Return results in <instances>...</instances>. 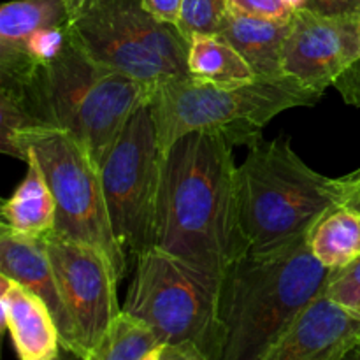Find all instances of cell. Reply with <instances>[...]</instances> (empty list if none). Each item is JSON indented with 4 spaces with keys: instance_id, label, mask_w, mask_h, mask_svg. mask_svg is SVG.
Returning <instances> with one entry per match:
<instances>
[{
    "instance_id": "cell-29",
    "label": "cell",
    "mask_w": 360,
    "mask_h": 360,
    "mask_svg": "<svg viewBox=\"0 0 360 360\" xmlns=\"http://www.w3.org/2000/svg\"><path fill=\"white\" fill-rule=\"evenodd\" d=\"M357 313H359V315H360V308H359V309H357Z\"/></svg>"
},
{
    "instance_id": "cell-8",
    "label": "cell",
    "mask_w": 360,
    "mask_h": 360,
    "mask_svg": "<svg viewBox=\"0 0 360 360\" xmlns=\"http://www.w3.org/2000/svg\"><path fill=\"white\" fill-rule=\"evenodd\" d=\"M164 151L151 104L129 120L101 164L105 206L116 239L136 259L153 246Z\"/></svg>"
},
{
    "instance_id": "cell-5",
    "label": "cell",
    "mask_w": 360,
    "mask_h": 360,
    "mask_svg": "<svg viewBox=\"0 0 360 360\" xmlns=\"http://www.w3.org/2000/svg\"><path fill=\"white\" fill-rule=\"evenodd\" d=\"M323 97L297 77H260L236 86L174 76L160 83L151 98L158 143L167 151L174 141L193 130H220L232 143L252 146L262 129L280 112L311 108Z\"/></svg>"
},
{
    "instance_id": "cell-24",
    "label": "cell",
    "mask_w": 360,
    "mask_h": 360,
    "mask_svg": "<svg viewBox=\"0 0 360 360\" xmlns=\"http://www.w3.org/2000/svg\"><path fill=\"white\" fill-rule=\"evenodd\" d=\"M304 9L329 16L360 14V0H304Z\"/></svg>"
},
{
    "instance_id": "cell-17",
    "label": "cell",
    "mask_w": 360,
    "mask_h": 360,
    "mask_svg": "<svg viewBox=\"0 0 360 360\" xmlns=\"http://www.w3.org/2000/svg\"><path fill=\"white\" fill-rule=\"evenodd\" d=\"M28 171L13 195L4 200V224L30 236H46L56 227V204L37 157L28 151Z\"/></svg>"
},
{
    "instance_id": "cell-14",
    "label": "cell",
    "mask_w": 360,
    "mask_h": 360,
    "mask_svg": "<svg viewBox=\"0 0 360 360\" xmlns=\"http://www.w3.org/2000/svg\"><path fill=\"white\" fill-rule=\"evenodd\" d=\"M0 274L34 292L48 304L60 333L62 348L79 359L76 333L60 295L49 260L44 236H30L14 231L2 221L0 227Z\"/></svg>"
},
{
    "instance_id": "cell-9",
    "label": "cell",
    "mask_w": 360,
    "mask_h": 360,
    "mask_svg": "<svg viewBox=\"0 0 360 360\" xmlns=\"http://www.w3.org/2000/svg\"><path fill=\"white\" fill-rule=\"evenodd\" d=\"M60 295L76 333L79 359L94 360L111 323L122 311L118 276L101 248L60 231L44 236Z\"/></svg>"
},
{
    "instance_id": "cell-13",
    "label": "cell",
    "mask_w": 360,
    "mask_h": 360,
    "mask_svg": "<svg viewBox=\"0 0 360 360\" xmlns=\"http://www.w3.org/2000/svg\"><path fill=\"white\" fill-rule=\"evenodd\" d=\"M360 347V315L326 294L295 316L262 360H341Z\"/></svg>"
},
{
    "instance_id": "cell-26",
    "label": "cell",
    "mask_w": 360,
    "mask_h": 360,
    "mask_svg": "<svg viewBox=\"0 0 360 360\" xmlns=\"http://www.w3.org/2000/svg\"><path fill=\"white\" fill-rule=\"evenodd\" d=\"M355 179H357V176H355ZM348 204H352V206H355L357 210H360V183H359V179H357V186H355V190H354V193H352Z\"/></svg>"
},
{
    "instance_id": "cell-1",
    "label": "cell",
    "mask_w": 360,
    "mask_h": 360,
    "mask_svg": "<svg viewBox=\"0 0 360 360\" xmlns=\"http://www.w3.org/2000/svg\"><path fill=\"white\" fill-rule=\"evenodd\" d=\"M231 137L193 130L169 146L162 164L153 246L213 276L252 248L241 217Z\"/></svg>"
},
{
    "instance_id": "cell-25",
    "label": "cell",
    "mask_w": 360,
    "mask_h": 360,
    "mask_svg": "<svg viewBox=\"0 0 360 360\" xmlns=\"http://www.w3.org/2000/svg\"><path fill=\"white\" fill-rule=\"evenodd\" d=\"M143 4L155 18L178 27L183 0H143Z\"/></svg>"
},
{
    "instance_id": "cell-12",
    "label": "cell",
    "mask_w": 360,
    "mask_h": 360,
    "mask_svg": "<svg viewBox=\"0 0 360 360\" xmlns=\"http://www.w3.org/2000/svg\"><path fill=\"white\" fill-rule=\"evenodd\" d=\"M69 0H11L0 7V83L25 79L65 39Z\"/></svg>"
},
{
    "instance_id": "cell-28",
    "label": "cell",
    "mask_w": 360,
    "mask_h": 360,
    "mask_svg": "<svg viewBox=\"0 0 360 360\" xmlns=\"http://www.w3.org/2000/svg\"><path fill=\"white\" fill-rule=\"evenodd\" d=\"M354 355H355V357H360V347L357 348V350H355V352H354Z\"/></svg>"
},
{
    "instance_id": "cell-18",
    "label": "cell",
    "mask_w": 360,
    "mask_h": 360,
    "mask_svg": "<svg viewBox=\"0 0 360 360\" xmlns=\"http://www.w3.org/2000/svg\"><path fill=\"white\" fill-rule=\"evenodd\" d=\"M188 42V72L195 79L236 86L257 77L245 56L221 34H195Z\"/></svg>"
},
{
    "instance_id": "cell-6",
    "label": "cell",
    "mask_w": 360,
    "mask_h": 360,
    "mask_svg": "<svg viewBox=\"0 0 360 360\" xmlns=\"http://www.w3.org/2000/svg\"><path fill=\"white\" fill-rule=\"evenodd\" d=\"M221 278L151 246L136 257L123 309L150 323L164 343H193L206 360H221Z\"/></svg>"
},
{
    "instance_id": "cell-20",
    "label": "cell",
    "mask_w": 360,
    "mask_h": 360,
    "mask_svg": "<svg viewBox=\"0 0 360 360\" xmlns=\"http://www.w3.org/2000/svg\"><path fill=\"white\" fill-rule=\"evenodd\" d=\"M162 348L153 327L122 308L94 360H158Z\"/></svg>"
},
{
    "instance_id": "cell-27",
    "label": "cell",
    "mask_w": 360,
    "mask_h": 360,
    "mask_svg": "<svg viewBox=\"0 0 360 360\" xmlns=\"http://www.w3.org/2000/svg\"><path fill=\"white\" fill-rule=\"evenodd\" d=\"M354 174L357 176V179H359V183H360V169H357V171H354Z\"/></svg>"
},
{
    "instance_id": "cell-22",
    "label": "cell",
    "mask_w": 360,
    "mask_h": 360,
    "mask_svg": "<svg viewBox=\"0 0 360 360\" xmlns=\"http://www.w3.org/2000/svg\"><path fill=\"white\" fill-rule=\"evenodd\" d=\"M326 294L340 304L357 311L360 308V257L345 267L333 269Z\"/></svg>"
},
{
    "instance_id": "cell-10",
    "label": "cell",
    "mask_w": 360,
    "mask_h": 360,
    "mask_svg": "<svg viewBox=\"0 0 360 360\" xmlns=\"http://www.w3.org/2000/svg\"><path fill=\"white\" fill-rule=\"evenodd\" d=\"M360 63V14L329 16L299 7L283 49L285 74L326 94Z\"/></svg>"
},
{
    "instance_id": "cell-21",
    "label": "cell",
    "mask_w": 360,
    "mask_h": 360,
    "mask_svg": "<svg viewBox=\"0 0 360 360\" xmlns=\"http://www.w3.org/2000/svg\"><path fill=\"white\" fill-rule=\"evenodd\" d=\"M229 11V0H183L178 28L188 41L195 34H220Z\"/></svg>"
},
{
    "instance_id": "cell-15",
    "label": "cell",
    "mask_w": 360,
    "mask_h": 360,
    "mask_svg": "<svg viewBox=\"0 0 360 360\" xmlns=\"http://www.w3.org/2000/svg\"><path fill=\"white\" fill-rule=\"evenodd\" d=\"M2 327L21 360H55L62 341L48 304L18 281L0 274Z\"/></svg>"
},
{
    "instance_id": "cell-3",
    "label": "cell",
    "mask_w": 360,
    "mask_h": 360,
    "mask_svg": "<svg viewBox=\"0 0 360 360\" xmlns=\"http://www.w3.org/2000/svg\"><path fill=\"white\" fill-rule=\"evenodd\" d=\"M308 236L269 252H248L221 278V360H262L333 269L319 262Z\"/></svg>"
},
{
    "instance_id": "cell-11",
    "label": "cell",
    "mask_w": 360,
    "mask_h": 360,
    "mask_svg": "<svg viewBox=\"0 0 360 360\" xmlns=\"http://www.w3.org/2000/svg\"><path fill=\"white\" fill-rule=\"evenodd\" d=\"M70 39L97 63L151 84L178 74L139 41L120 0H69Z\"/></svg>"
},
{
    "instance_id": "cell-4",
    "label": "cell",
    "mask_w": 360,
    "mask_h": 360,
    "mask_svg": "<svg viewBox=\"0 0 360 360\" xmlns=\"http://www.w3.org/2000/svg\"><path fill=\"white\" fill-rule=\"evenodd\" d=\"M238 183L250 252H269L308 236L327 211L347 204L357 186L354 172L329 178L313 171L292 150L287 134L248 146Z\"/></svg>"
},
{
    "instance_id": "cell-16",
    "label": "cell",
    "mask_w": 360,
    "mask_h": 360,
    "mask_svg": "<svg viewBox=\"0 0 360 360\" xmlns=\"http://www.w3.org/2000/svg\"><path fill=\"white\" fill-rule=\"evenodd\" d=\"M292 28L288 20H262L229 11L220 34L234 44L260 77H281L283 49Z\"/></svg>"
},
{
    "instance_id": "cell-7",
    "label": "cell",
    "mask_w": 360,
    "mask_h": 360,
    "mask_svg": "<svg viewBox=\"0 0 360 360\" xmlns=\"http://www.w3.org/2000/svg\"><path fill=\"white\" fill-rule=\"evenodd\" d=\"M20 160L37 157L56 204V231L101 248L122 281L129 255L116 239L105 206L101 169L86 148L65 130L39 125L20 141Z\"/></svg>"
},
{
    "instance_id": "cell-19",
    "label": "cell",
    "mask_w": 360,
    "mask_h": 360,
    "mask_svg": "<svg viewBox=\"0 0 360 360\" xmlns=\"http://www.w3.org/2000/svg\"><path fill=\"white\" fill-rule=\"evenodd\" d=\"M308 245L329 269L354 262L360 257V210L347 202L327 211L309 232Z\"/></svg>"
},
{
    "instance_id": "cell-23",
    "label": "cell",
    "mask_w": 360,
    "mask_h": 360,
    "mask_svg": "<svg viewBox=\"0 0 360 360\" xmlns=\"http://www.w3.org/2000/svg\"><path fill=\"white\" fill-rule=\"evenodd\" d=\"M229 7L262 20H288L295 11L287 0H229Z\"/></svg>"
},
{
    "instance_id": "cell-2",
    "label": "cell",
    "mask_w": 360,
    "mask_h": 360,
    "mask_svg": "<svg viewBox=\"0 0 360 360\" xmlns=\"http://www.w3.org/2000/svg\"><path fill=\"white\" fill-rule=\"evenodd\" d=\"M14 86L39 125L72 134L101 167L137 109L150 104L157 84L97 63L67 30L62 44Z\"/></svg>"
}]
</instances>
